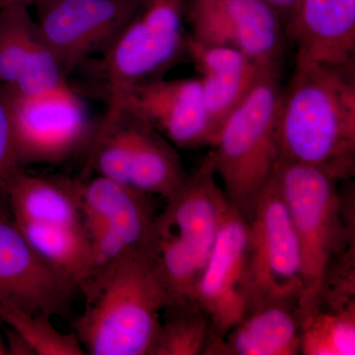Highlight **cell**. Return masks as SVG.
<instances>
[{"label": "cell", "mask_w": 355, "mask_h": 355, "mask_svg": "<svg viewBox=\"0 0 355 355\" xmlns=\"http://www.w3.org/2000/svg\"><path fill=\"white\" fill-rule=\"evenodd\" d=\"M284 33L299 55L323 64H354L355 0H299Z\"/></svg>", "instance_id": "15"}, {"label": "cell", "mask_w": 355, "mask_h": 355, "mask_svg": "<svg viewBox=\"0 0 355 355\" xmlns=\"http://www.w3.org/2000/svg\"><path fill=\"white\" fill-rule=\"evenodd\" d=\"M80 182L22 171L7 193L13 220L42 225H83Z\"/></svg>", "instance_id": "19"}, {"label": "cell", "mask_w": 355, "mask_h": 355, "mask_svg": "<svg viewBox=\"0 0 355 355\" xmlns=\"http://www.w3.org/2000/svg\"><path fill=\"white\" fill-rule=\"evenodd\" d=\"M191 38L241 51L263 67L282 64L286 37L265 0H184Z\"/></svg>", "instance_id": "9"}, {"label": "cell", "mask_w": 355, "mask_h": 355, "mask_svg": "<svg viewBox=\"0 0 355 355\" xmlns=\"http://www.w3.org/2000/svg\"><path fill=\"white\" fill-rule=\"evenodd\" d=\"M299 302H272L246 311L207 355L300 354Z\"/></svg>", "instance_id": "17"}, {"label": "cell", "mask_w": 355, "mask_h": 355, "mask_svg": "<svg viewBox=\"0 0 355 355\" xmlns=\"http://www.w3.org/2000/svg\"><path fill=\"white\" fill-rule=\"evenodd\" d=\"M30 8L15 4L0 12V88L25 97L70 85Z\"/></svg>", "instance_id": "13"}, {"label": "cell", "mask_w": 355, "mask_h": 355, "mask_svg": "<svg viewBox=\"0 0 355 355\" xmlns=\"http://www.w3.org/2000/svg\"><path fill=\"white\" fill-rule=\"evenodd\" d=\"M184 21V0H149L102 55L80 65L90 69L106 102L105 116L123 108L137 89L190 62Z\"/></svg>", "instance_id": "6"}, {"label": "cell", "mask_w": 355, "mask_h": 355, "mask_svg": "<svg viewBox=\"0 0 355 355\" xmlns=\"http://www.w3.org/2000/svg\"><path fill=\"white\" fill-rule=\"evenodd\" d=\"M6 354V347H4L3 345H2L1 342H0V355Z\"/></svg>", "instance_id": "27"}, {"label": "cell", "mask_w": 355, "mask_h": 355, "mask_svg": "<svg viewBox=\"0 0 355 355\" xmlns=\"http://www.w3.org/2000/svg\"><path fill=\"white\" fill-rule=\"evenodd\" d=\"M7 94L23 168L62 162L94 135L85 105L71 85L31 97Z\"/></svg>", "instance_id": "10"}, {"label": "cell", "mask_w": 355, "mask_h": 355, "mask_svg": "<svg viewBox=\"0 0 355 355\" xmlns=\"http://www.w3.org/2000/svg\"><path fill=\"white\" fill-rule=\"evenodd\" d=\"M14 223L40 258L77 288L92 272V250L83 225Z\"/></svg>", "instance_id": "20"}, {"label": "cell", "mask_w": 355, "mask_h": 355, "mask_svg": "<svg viewBox=\"0 0 355 355\" xmlns=\"http://www.w3.org/2000/svg\"><path fill=\"white\" fill-rule=\"evenodd\" d=\"M43 313H29L0 301V319L10 327L35 355H83L76 334L57 330Z\"/></svg>", "instance_id": "23"}, {"label": "cell", "mask_w": 355, "mask_h": 355, "mask_svg": "<svg viewBox=\"0 0 355 355\" xmlns=\"http://www.w3.org/2000/svg\"><path fill=\"white\" fill-rule=\"evenodd\" d=\"M80 195L83 211L108 222L133 249H148L156 218L153 196L101 176L81 182Z\"/></svg>", "instance_id": "18"}, {"label": "cell", "mask_w": 355, "mask_h": 355, "mask_svg": "<svg viewBox=\"0 0 355 355\" xmlns=\"http://www.w3.org/2000/svg\"><path fill=\"white\" fill-rule=\"evenodd\" d=\"M175 147H212L217 135L200 78L155 81L137 89L127 102Z\"/></svg>", "instance_id": "14"}, {"label": "cell", "mask_w": 355, "mask_h": 355, "mask_svg": "<svg viewBox=\"0 0 355 355\" xmlns=\"http://www.w3.org/2000/svg\"><path fill=\"white\" fill-rule=\"evenodd\" d=\"M301 311L300 354H355V302L317 299Z\"/></svg>", "instance_id": "21"}, {"label": "cell", "mask_w": 355, "mask_h": 355, "mask_svg": "<svg viewBox=\"0 0 355 355\" xmlns=\"http://www.w3.org/2000/svg\"><path fill=\"white\" fill-rule=\"evenodd\" d=\"M277 15L279 16L282 27L286 28L292 14L297 6L299 0H265Z\"/></svg>", "instance_id": "25"}, {"label": "cell", "mask_w": 355, "mask_h": 355, "mask_svg": "<svg viewBox=\"0 0 355 355\" xmlns=\"http://www.w3.org/2000/svg\"><path fill=\"white\" fill-rule=\"evenodd\" d=\"M272 173L300 248L302 309L314 301L329 275L355 263L354 187L343 195L338 188L342 181L329 173L282 159Z\"/></svg>", "instance_id": "3"}, {"label": "cell", "mask_w": 355, "mask_h": 355, "mask_svg": "<svg viewBox=\"0 0 355 355\" xmlns=\"http://www.w3.org/2000/svg\"><path fill=\"white\" fill-rule=\"evenodd\" d=\"M248 222L227 202L209 261L193 298L207 314L211 349L241 320L247 309Z\"/></svg>", "instance_id": "11"}, {"label": "cell", "mask_w": 355, "mask_h": 355, "mask_svg": "<svg viewBox=\"0 0 355 355\" xmlns=\"http://www.w3.org/2000/svg\"><path fill=\"white\" fill-rule=\"evenodd\" d=\"M36 0H0V12L6 7L15 6V4H26V6H34Z\"/></svg>", "instance_id": "26"}, {"label": "cell", "mask_w": 355, "mask_h": 355, "mask_svg": "<svg viewBox=\"0 0 355 355\" xmlns=\"http://www.w3.org/2000/svg\"><path fill=\"white\" fill-rule=\"evenodd\" d=\"M188 51L190 62L202 74L200 80L205 103L218 137L229 114L246 97L261 72L270 67L257 64L241 51L200 43L189 32Z\"/></svg>", "instance_id": "16"}, {"label": "cell", "mask_w": 355, "mask_h": 355, "mask_svg": "<svg viewBox=\"0 0 355 355\" xmlns=\"http://www.w3.org/2000/svg\"><path fill=\"white\" fill-rule=\"evenodd\" d=\"M78 288L85 296V310L74 334L88 354L150 355L171 297L147 249L93 272Z\"/></svg>", "instance_id": "2"}, {"label": "cell", "mask_w": 355, "mask_h": 355, "mask_svg": "<svg viewBox=\"0 0 355 355\" xmlns=\"http://www.w3.org/2000/svg\"><path fill=\"white\" fill-rule=\"evenodd\" d=\"M211 345L209 318L193 298H171L161 316L150 355H205Z\"/></svg>", "instance_id": "22"}, {"label": "cell", "mask_w": 355, "mask_h": 355, "mask_svg": "<svg viewBox=\"0 0 355 355\" xmlns=\"http://www.w3.org/2000/svg\"><path fill=\"white\" fill-rule=\"evenodd\" d=\"M280 159L347 181L355 173V62L323 64L296 55L282 95Z\"/></svg>", "instance_id": "1"}, {"label": "cell", "mask_w": 355, "mask_h": 355, "mask_svg": "<svg viewBox=\"0 0 355 355\" xmlns=\"http://www.w3.org/2000/svg\"><path fill=\"white\" fill-rule=\"evenodd\" d=\"M282 65L263 70L222 125L209 153L228 202L247 222L280 159Z\"/></svg>", "instance_id": "5"}, {"label": "cell", "mask_w": 355, "mask_h": 355, "mask_svg": "<svg viewBox=\"0 0 355 355\" xmlns=\"http://www.w3.org/2000/svg\"><path fill=\"white\" fill-rule=\"evenodd\" d=\"M0 207V301L29 313L64 315L77 287L44 263Z\"/></svg>", "instance_id": "12"}, {"label": "cell", "mask_w": 355, "mask_h": 355, "mask_svg": "<svg viewBox=\"0 0 355 355\" xmlns=\"http://www.w3.org/2000/svg\"><path fill=\"white\" fill-rule=\"evenodd\" d=\"M149 0H36V20L64 76L102 55Z\"/></svg>", "instance_id": "8"}, {"label": "cell", "mask_w": 355, "mask_h": 355, "mask_svg": "<svg viewBox=\"0 0 355 355\" xmlns=\"http://www.w3.org/2000/svg\"><path fill=\"white\" fill-rule=\"evenodd\" d=\"M303 291L297 236L272 173L248 222L246 311L272 302L300 303Z\"/></svg>", "instance_id": "7"}, {"label": "cell", "mask_w": 355, "mask_h": 355, "mask_svg": "<svg viewBox=\"0 0 355 355\" xmlns=\"http://www.w3.org/2000/svg\"><path fill=\"white\" fill-rule=\"evenodd\" d=\"M216 177L209 151L153 222L147 251L171 298H193L216 245L228 202Z\"/></svg>", "instance_id": "4"}, {"label": "cell", "mask_w": 355, "mask_h": 355, "mask_svg": "<svg viewBox=\"0 0 355 355\" xmlns=\"http://www.w3.org/2000/svg\"><path fill=\"white\" fill-rule=\"evenodd\" d=\"M22 171L24 168L16 148L10 100L6 91L0 88V207L7 202L9 187Z\"/></svg>", "instance_id": "24"}]
</instances>
